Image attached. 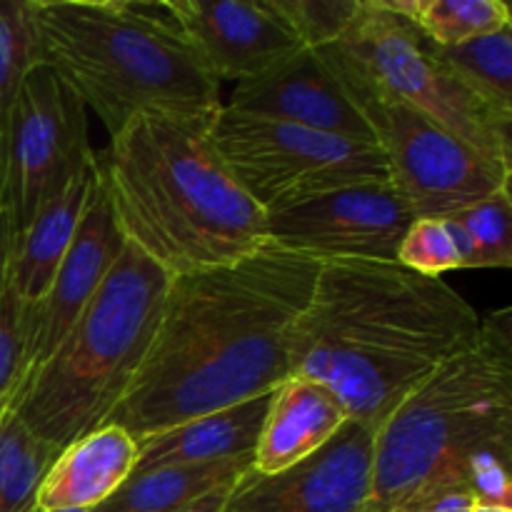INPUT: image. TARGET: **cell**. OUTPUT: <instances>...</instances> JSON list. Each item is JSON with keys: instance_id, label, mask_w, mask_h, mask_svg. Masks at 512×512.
<instances>
[{"instance_id": "obj_18", "label": "cell", "mask_w": 512, "mask_h": 512, "mask_svg": "<svg viewBox=\"0 0 512 512\" xmlns=\"http://www.w3.org/2000/svg\"><path fill=\"white\" fill-rule=\"evenodd\" d=\"M95 180H98V158L75 173L68 185L33 215L28 228L10 240L5 270L23 305H35L48 293L55 270L63 263L78 233Z\"/></svg>"}, {"instance_id": "obj_35", "label": "cell", "mask_w": 512, "mask_h": 512, "mask_svg": "<svg viewBox=\"0 0 512 512\" xmlns=\"http://www.w3.org/2000/svg\"><path fill=\"white\" fill-rule=\"evenodd\" d=\"M35 512H38V510H35Z\"/></svg>"}, {"instance_id": "obj_3", "label": "cell", "mask_w": 512, "mask_h": 512, "mask_svg": "<svg viewBox=\"0 0 512 512\" xmlns=\"http://www.w3.org/2000/svg\"><path fill=\"white\" fill-rule=\"evenodd\" d=\"M215 115L145 110L95 153L123 240L170 278L238 263L268 243V215L210 138Z\"/></svg>"}, {"instance_id": "obj_12", "label": "cell", "mask_w": 512, "mask_h": 512, "mask_svg": "<svg viewBox=\"0 0 512 512\" xmlns=\"http://www.w3.org/2000/svg\"><path fill=\"white\" fill-rule=\"evenodd\" d=\"M373 443V428L348 420L328 445L283 473L250 468L220 512H368Z\"/></svg>"}, {"instance_id": "obj_26", "label": "cell", "mask_w": 512, "mask_h": 512, "mask_svg": "<svg viewBox=\"0 0 512 512\" xmlns=\"http://www.w3.org/2000/svg\"><path fill=\"white\" fill-rule=\"evenodd\" d=\"M398 263L413 273L440 278L460 270V250L445 218H415L398 248Z\"/></svg>"}, {"instance_id": "obj_6", "label": "cell", "mask_w": 512, "mask_h": 512, "mask_svg": "<svg viewBox=\"0 0 512 512\" xmlns=\"http://www.w3.org/2000/svg\"><path fill=\"white\" fill-rule=\"evenodd\" d=\"M170 275L123 243L95 298L13 403V415L68 448L110 420L138 375L168 293Z\"/></svg>"}, {"instance_id": "obj_19", "label": "cell", "mask_w": 512, "mask_h": 512, "mask_svg": "<svg viewBox=\"0 0 512 512\" xmlns=\"http://www.w3.org/2000/svg\"><path fill=\"white\" fill-rule=\"evenodd\" d=\"M268 398L245 400L215 413L173 425L168 430L138 440L135 473L165 465H200L220 460L253 458L260 428H263Z\"/></svg>"}, {"instance_id": "obj_28", "label": "cell", "mask_w": 512, "mask_h": 512, "mask_svg": "<svg viewBox=\"0 0 512 512\" xmlns=\"http://www.w3.org/2000/svg\"><path fill=\"white\" fill-rule=\"evenodd\" d=\"M275 5L313 50L335 43L360 10V0H275Z\"/></svg>"}, {"instance_id": "obj_27", "label": "cell", "mask_w": 512, "mask_h": 512, "mask_svg": "<svg viewBox=\"0 0 512 512\" xmlns=\"http://www.w3.org/2000/svg\"><path fill=\"white\" fill-rule=\"evenodd\" d=\"M23 358V300L18 298L5 270L0 280V423L13 413V400L23 383Z\"/></svg>"}, {"instance_id": "obj_31", "label": "cell", "mask_w": 512, "mask_h": 512, "mask_svg": "<svg viewBox=\"0 0 512 512\" xmlns=\"http://www.w3.org/2000/svg\"><path fill=\"white\" fill-rule=\"evenodd\" d=\"M233 488H235V483L223 485V488L213 490V493H208V495H205V498H200L198 503L188 505V508H183V510H178V512H220V510H223L225 500H228L230 490H233Z\"/></svg>"}, {"instance_id": "obj_5", "label": "cell", "mask_w": 512, "mask_h": 512, "mask_svg": "<svg viewBox=\"0 0 512 512\" xmlns=\"http://www.w3.org/2000/svg\"><path fill=\"white\" fill-rule=\"evenodd\" d=\"M485 448H512L510 310L483 320L475 343L378 425L368 512H393L433 480L463 475L465 460Z\"/></svg>"}, {"instance_id": "obj_20", "label": "cell", "mask_w": 512, "mask_h": 512, "mask_svg": "<svg viewBox=\"0 0 512 512\" xmlns=\"http://www.w3.org/2000/svg\"><path fill=\"white\" fill-rule=\"evenodd\" d=\"M253 468V458L200 465H165L135 473L93 512H178L213 490L238 483Z\"/></svg>"}, {"instance_id": "obj_14", "label": "cell", "mask_w": 512, "mask_h": 512, "mask_svg": "<svg viewBox=\"0 0 512 512\" xmlns=\"http://www.w3.org/2000/svg\"><path fill=\"white\" fill-rule=\"evenodd\" d=\"M123 243L125 240L115 223L98 173L78 233H75L63 263L55 270L48 293L35 305H23L25 358L20 390L43 368L45 360L53 355V350L78 323L83 310L88 308L103 280L108 278L110 268L123 250Z\"/></svg>"}, {"instance_id": "obj_29", "label": "cell", "mask_w": 512, "mask_h": 512, "mask_svg": "<svg viewBox=\"0 0 512 512\" xmlns=\"http://www.w3.org/2000/svg\"><path fill=\"white\" fill-rule=\"evenodd\" d=\"M465 485L478 508L512 510V448H485L463 465Z\"/></svg>"}, {"instance_id": "obj_25", "label": "cell", "mask_w": 512, "mask_h": 512, "mask_svg": "<svg viewBox=\"0 0 512 512\" xmlns=\"http://www.w3.org/2000/svg\"><path fill=\"white\" fill-rule=\"evenodd\" d=\"M38 35L28 0H0V143L10 110L35 65H40Z\"/></svg>"}, {"instance_id": "obj_7", "label": "cell", "mask_w": 512, "mask_h": 512, "mask_svg": "<svg viewBox=\"0 0 512 512\" xmlns=\"http://www.w3.org/2000/svg\"><path fill=\"white\" fill-rule=\"evenodd\" d=\"M350 98L403 103L512 170V118L475 98L428 50L425 35L385 0H360V10L335 43L318 48Z\"/></svg>"}, {"instance_id": "obj_1", "label": "cell", "mask_w": 512, "mask_h": 512, "mask_svg": "<svg viewBox=\"0 0 512 512\" xmlns=\"http://www.w3.org/2000/svg\"><path fill=\"white\" fill-rule=\"evenodd\" d=\"M320 260L268 240L238 263L170 278L158 328L108 423L135 440L270 395Z\"/></svg>"}, {"instance_id": "obj_11", "label": "cell", "mask_w": 512, "mask_h": 512, "mask_svg": "<svg viewBox=\"0 0 512 512\" xmlns=\"http://www.w3.org/2000/svg\"><path fill=\"white\" fill-rule=\"evenodd\" d=\"M413 220L390 180L358 183L268 213V240L320 263H398L400 240Z\"/></svg>"}, {"instance_id": "obj_16", "label": "cell", "mask_w": 512, "mask_h": 512, "mask_svg": "<svg viewBox=\"0 0 512 512\" xmlns=\"http://www.w3.org/2000/svg\"><path fill=\"white\" fill-rule=\"evenodd\" d=\"M338 395L318 380L290 375L270 393L253 450V470L275 475L318 453L348 423Z\"/></svg>"}, {"instance_id": "obj_22", "label": "cell", "mask_w": 512, "mask_h": 512, "mask_svg": "<svg viewBox=\"0 0 512 512\" xmlns=\"http://www.w3.org/2000/svg\"><path fill=\"white\" fill-rule=\"evenodd\" d=\"M390 10L408 18L440 48L463 45L483 35L512 28V13L503 0H385Z\"/></svg>"}, {"instance_id": "obj_32", "label": "cell", "mask_w": 512, "mask_h": 512, "mask_svg": "<svg viewBox=\"0 0 512 512\" xmlns=\"http://www.w3.org/2000/svg\"><path fill=\"white\" fill-rule=\"evenodd\" d=\"M8 248H10V230L8 218H5L3 208H0V280H3L5 263H8Z\"/></svg>"}, {"instance_id": "obj_13", "label": "cell", "mask_w": 512, "mask_h": 512, "mask_svg": "<svg viewBox=\"0 0 512 512\" xmlns=\"http://www.w3.org/2000/svg\"><path fill=\"white\" fill-rule=\"evenodd\" d=\"M165 5L215 83L258 78L305 48L275 0H165Z\"/></svg>"}, {"instance_id": "obj_21", "label": "cell", "mask_w": 512, "mask_h": 512, "mask_svg": "<svg viewBox=\"0 0 512 512\" xmlns=\"http://www.w3.org/2000/svg\"><path fill=\"white\" fill-rule=\"evenodd\" d=\"M428 50L435 63L475 98L512 118V28L450 48H440L428 40Z\"/></svg>"}, {"instance_id": "obj_30", "label": "cell", "mask_w": 512, "mask_h": 512, "mask_svg": "<svg viewBox=\"0 0 512 512\" xmlns=\"http://www.w3.org/2000/svg\"><path fill=\"white\" fill-rule=\"evenodd\" d=\"M475 508L478 505L463 475H450L420 488L393 512H473Z\"/></svg>"}, {"instance_id": "obj_10", "label": "cell", "mask_w": 512, "mask_h": 512, "mask_svg": "<svg viewBox=\"0 0 512 512\" xmlns=\"http://www.w3.org/2000/svg\"><path fill=\"white\" fill-rule=\"evenodd\" d=\"M388 165V180L413 218H448L505 188L512 170L403 103L353 98Z\"/></svg>"}, {"instance_id": "obj_15", "label": "cell", "mask_w": 512, "mask_h": 512, "mask_svg": "<svg viewBox=\"0 0 512 512\" xmlns=\"http://www.w3.org/2000/svg\"><path fill=\"white\" fill-rule=\"evenodd\" d=\"M228 108L303 125L318 133L373 140L368 120L318 50L303 48L258 78L235 85Z\"/></svg>"}, {"instance_id": "obj_17", "label": "cell", "mask_w": 512, "mask_h": 512, "mask_svg": "<svg viewBox=\"0 0 512 512\" xmlns=\"http://www.w3.org/2000/svg\"><path fill=\"white\" fill-rule=\"evenodd\" d=\"M138 463V440L115 423L100 425L55 455L40 483V512L90 510L103 505Z\"/></svg>"}, {"instance_id": "obj_24", "label": "cell", "mask_w": 512, "mask_h": 512, "mask_svg": "<svg viewBox=\"0 0 512 512\" xmlns=\"http://www.w3.org/2000/svg\"><path fill=\"white\" fill-rule=\"evenodd\" d=\"M58 453L13 413L0 423V512L38 510L35 495Z\"/></svg>"}, {"instance_id": "obj_33", "label": "cell", "mask_w": 512, "mask_h": 512, "mask_svg": "<svg viewBox=\"0 0 512 512\" xmlns=\"http://www.w3.org/2000/svg\"><path fill=\"white\" fill-rule=\"evenodd\" d=\"M473 512H512V510H500V508H475Z\"/></svg>"}, {"instance_id": "obj_8", "label": "cell", "mask_w": 512, "mask_h": 512, "mask_svg": "<svg viewBox=\"0 0 512 512\" xmlns=\"http://www.w3.org/2000/svg\"><path fill=\"white\" fill-rule=\"evenodd\" d=\"M210 138L265 215L345 185L388 180L383 153L370 140L318 133L228 105L215 115Z\"/></svg>"}, {"instance_id": "obj_9", "label": "cell", "mask_w": 512, "mask_h": 512, "mask_svg": "<svg viewBox=\"0 0 512 512\" xmlns=\"http://www.w3.org/2000/svg\"><path fill=\"white\" fill-rule=\"evenodd\" d=\"M95 158L88 108L48 65H35L10 110L0 143V208L10 240Z\"/></svg>"}, {"instance_id": "obj_34", "label": "cell", "mask_w": 512, "mask_h": 512, "mask_svg": "<svg viewBox=\"0 0 512 512\" xmlns=\"http://www.w3.org/2000/svg\"><path fill=\"white\" fill-rule=\"evenodd\" d=\"M40 512V510H38ZM53 512H90V510H53Z\"/></svg>"}, {"instance_id": "obj_23", "label": "cell", "mask_w": 512, "mask_h": 512, "mask_svg": "<svg viewBox=\"0 0 512 512\" xmlns=\"http://www.w3.org/2000/svg\"><path fill=\"white\" fill-rule=\"evenodd\" d=\"M463 268H510L512 265V195L510 185L495 190L460 213L448 215Z\"/></svg>"}, {"instance_id": "obj_2", "label": "cell", "mask_w": 512, "mask_h": 512, "mask_svg": "<svg viewBox=\"0 0 512 512\" xmlns=\"http://www.w3.org/2000/svg\"><path fill=\"white\" fill-rule=\"evenodd\" d=\"M478 310L443 278L383 260H325L290 335V375L333 390L378 430L400 400L480 335Z\"/></svg>"}, {"instance_id": "obj_4", "label": "cell", "mask_w": 512, "mask_h": 512, "mask_svg": "<svg viewBox=\"0 0 512 512\" xmlns=\"http://www.w3.org/2000/svg\"><path fill=\"white\" fill-rule=\"evenodd\" d=\"M40 60L110 135L145 110L218 113L215 83L165 3L28 0Z\"/></svg>"}]
</instances>
